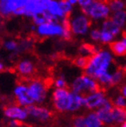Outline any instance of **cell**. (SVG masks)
I'll use <instances>...</instances> for the list:
<instances>
[{
  "label": "cell",
  "mask_w": 126,
  "mask_h": 127,
  "mask_svg": "<svg viewBox=\"0 0 126 127\" xmlns=\"http://www.w3.org/2000/svg\"><path fill=\"white\" fill-rule=\"evenodd\" d=\"M112 61L111 54L106 51H101L94 55L89 65L85 69L84 73L90 78L96 79L104 72H106Z\"/></svg>",
  "instance_id": "6da1fadb"
},
{
  "label": "cell",
  "mask_w": 126,
  "mask_h": 127,
  "mask_svg": "<svg viewBox=\"0 0 126 127\" xmlns=\"http://www.w3.org/2000/svg\"><path fill=\"white\" fill-rule=\"evenodd\" d=\"M54 109L58 112L69 110L72 100V93L65 88H57L52 94Z\"/></svg>",
  "instance_id": "7a4b0ae2"
},
{
  "label": "cell",
  "mask_w": 126,
  "mask_h": 127,
  "mask_svg": "<svg viewBox=\"0 0 126 127\" xmlns=\"http://www.w3.org/2000/svg\"><path fill=\"white\" fill-rule=\"evenodd\" d=\"M72 127H105L95 113H88L87 115H76L71 116Z\"/></svg>",
  "instance_id": "3957f363"
},
{
  "label": "cell",
  "mask_w": 126,
  "mask_h": 127,
  "mask_svg": "<svg viewBox=\"0 0 126 127\" xmlns=\"http://www.w3.org/2000/svg\"><path fill=\"white\" fill-rule=\"evenodd\" d=\"M81 11L85 15L91 16L94 19H101L108 18L110 8L105 3L93 0L90 5L81 7Z\"/></svg>",
  "instance_id": "277c9868"
},
{
  "label": "cell",
  "mask_w": 126,
  "mask_h": 127,
  "mask_svg": "<svg viewBox=\"0 0 126 127\" xmlns=\"http://www.w3.org/2000/svg\"><path fill=\"white\" fill-rule=\"evenodd\" d=\"M24 110L26 111L28 115L37 118L41 122L49 121L50 119L56 121V114L54 112H52V111L47 109V108L40 107V106H37V105H28L24 106Z\"/></svg>",
  "instance_id": "5b68a950"
},
{
  "label": "cell",
  "mask_w": 126,
  "mask_h": 127,
  "mask_svg": "<svg viewBox=\"0 0 126 127\" xmlns=\"http://www.w3.org/2000/svg\"><path fill=\"white\" fill-rule=\"evenodd\" d=\"M28 0H1V15L9 17L17 9L25 6Z\"/></svg>",
  "instance_id": "8992f818"
},
{
  "label": "cell",
  "mask_w": 126,
  "mask_h": 127,
  "mask_svg": "<svg viewBox=\"0 0 126 127\" xmlns=\"http://www.w3.org/2000/svg\"><path fill=\"white\" fill-rule=\"evenodd\" d=\"M91 25V20L86 15H78L71 19L72 32L75 34H84Z\"/></svg>",
  "instance_id": "52a82bcc"
},
{
  "label": "cell",
  "mask_w": 126,
  "mask_h": 127,
  "mask_svg": "<svg viewBox=\"0 0 126 127\" xmlns=\"http://www.w3.org/2000/svg\"><path fill=\"white\" fill-rule=\"evenodd\" d=\"M15 94L19 105L25 106V105H31L34 101L33 97L32 96L31 93H30L29 88L26 85L19 84L15 89Z\"/></svg>",
  "instance_id": "ba28073f"
},
{
  "label": "cell",
  "mask_w": 126,
  "mask_h": 127,
  "mask_svg": "<svg viewBox=\"0 0 126 127\" xmlns=\"http://www.w3.org/2000/svg\"><path fill=\"white\" fill-rule=\"evenodd\" d=\"M50 1L51 0H28L25 5V15L32 16L35 14L46 11Z\"/></svg>",
  "instance_id": "9c48e42d"
},
{
  "label": "cell",
  "mask_w": 126,
  "mask_h": 127,
  "mask_svg": "<svg viewBox=\"0 0 126 127\" xmlns=\"http://www.w3.org/2000/svg\"><path fill=\"white\" fill-rule=\"evenodd\" d=\"M37 32L42 36H52V35H62L63 28L62 25H55V24H42L39 25Z\"/></svg>",
  "instance_id": "30bf717a"
},
{
  "label": "cell",
  "mask_w": 126,
  "mask_h": 127,
  "mask_svg": "<svg viewBox=\"0 0 126 127\" xmlns=\"http://www.w3.org/2000/svg\"><path fill=\"white\" fill-rule=\"evenodd\" d=\"M104 100H105V92H96L85 97L84 105L89 109L100 107L104 102Z\"/></svg>",
  "instance_id": "8fae6325"
},
{
  "label": "cell",
  "mask_w": 126,
  "mask_h": 127,
  "mask_svg": "<svg viewBox=\"0 0 126 127\" xmlns=\"http://www.w3.org/2000/svg\"><path fill=\"white\" fill-rule=\"evenodd\" d=\"M3 111L4 115L6 117L16 118V119H25L27 117V112L23 110L17 105H3Z\"/></svg>",
  "instance_id": "7c38bea8"
},
{
  "label": "cell",
  "mask_w": 126,
  "mask_h": 127,
  "mask_svg": "<svg viewBox=\"0 0 126 127\" xmlns=\"http://www.w3.org/2000/svg\"><path fill=\"white\" fill-rule=\"evenodd\" d=\"M78 51L79 55H82V56H94L101 51L94 44L83 42L78 49Z\"/></svg>",
  "instance_id": "4fadbf2b"
},
{
  "label": "cell",
  "mask_w": 126,
  "mask_h": 127,
  "mask_svg": "<svg viewBox=\"0 0 126 127\" xmlns=\"http://www.w3.org/2000/svg\"><path fill=\"white\" fill-rule=\"evenodd\" d=\"M112 116L115 125H121L126 122V109L120 108L117 106H113L112 108Z\"/></svg>",
  "instance_id": "5bb4252c"
},
{
  "label": "cell",
  "mask_w": 126,
  "mask_h": 127,
  "mask_svg": "<svg viewBox=\"0 0 126 127\" xmlns=\"http://www.w3.org/2000/svg\"><path fill=\"white\" fill-rule=\"evenodd\" d=\"M109 47L113 53L116 56H125L126 55V43L124 41L110 42Z\"/></svg>",
  "instance_id": "9a60e30c"
},
{
  "label": "cell",
  "mask_w": 126,
  "mask_h": 127,
  "mask_svg": "<svg viewBox=\"0 0 126 127\" xmlns=\"http://www.w3.org/2000/svg\"><path fill=\"white\" fill-rule=\"evenodd\" d=\"M103 31L109 32L114 36H116L120 32V27L113 21L111 17H108L103 24Z\"/></svg>",
  "instance_id": "2e32d148"
},
{
  "label": "cell",
  "mask_w": 126,
  "mask_h": 127,
  "mask_svg": "<svg viewBox=\"0 0 126 127\" xmlns=\"http://www.w3.org/2000/svg\"><path fill=\"white\" fill-rule=\"evenodd\" d=\"M92 58L93 56H82V55H79V56L73 58L71 60V62L75 66L78 67L80 68H83V69H86L89 65Z\"/></svg>",
  "instance_id": "e0dca14e"
},
{
  "label": "cell",
  "mask_w": 126,
  "mask_h": 127,
  "mask_svg": "<svg viewBox=\"0 0 126 127\" xmlns=\"http://www.w3.org/2000/svg\"><path fill=\"white\" fill-rule=\"evenodd\" d=\"M84 100H85V97H83L78 94L72 93V100H71L69 111H76L79 109L80 106L84 105Z\"/></svg>",
  "instance_id": "ac0fdd59"
},
{
  "label": "cell",
  "mask_w": 126,
  "mask_h": 127,
  "mask_svg": "<svg viewBox=\"0 0 126 127\" xmlns=\"http://www.w3.org/2000/svg\"><path fill=\"white\" fill-rule=\"evenodd\" d=\"M111 18L119 27H123L126 22V12L123 10L115 12L113 14Z\"/></svg>",
  "instance_id": "d6986e66"
},
{
  "label": "cell",
  "mask_w": 126,
  "mask_h": 127,
  "mask_svg": "<svg viewBox=\"0 0 126 127\" xmlns=\"http://www.w3.org/2000/svg\"><path fill=\"white\" fill-rule=\"evenodd\" d=\"M106 5L109 6L110 10L113 13L122 11L125 6V4L123 0H108Z\"/></svg>",
  "instance_id": "ffe728a7"
},
{
  "label": "cell",
  "mask_w": 126,
  "mask_h": 127,
  "mask_svg": "<svg viewBox=\"0 0 126 127\" xmlns=\"http://www.w3.org/2000/svg\"><path fill=\"white\" fill-rule=\"evenodd\" d=\"M49 12L52 14L54 15H58V16L61 17H64V14L61 11V7H60V5H59L58 2H56L55 0H51L50 3H49L48 5V9H47Z\"/></svg>",
  "instance_id": "44dd1931"
},
{
  "label": "cell",
  "mask_w": 126,
  "mask_h": 127,
  "mask_svg": "<svg viewBox=\"0 0 126 127\" xmlns=\"http://www.w3.org/2000/svg\"><path fill=\"white\" fill-rule=\"evenodd\" d=\"M60 7H61V11L64 14V16L68 14H71V4L68 2V0H60L59 2Z\"/></svg>",
  "instance_id": "7402d4cb"
},
{
  "label": "cell",
  "mask_w": 126,
  "mask_h": 127,
  "mask_svg": "<svg viewBox=\"0 0 126 127\" xmlns=\"http://www.w3.org/2000/svg\"><path fill=\"white\" fill-rule=\"evenodd\" d=\"M54 84L57 88H65V89H69V86L68 85L67 81L64 79L63 77H60L57 79L54 80Z\"/></svg>",
  "instance_id": "603a6c76"
},
{
  "label": "cell",
  "mask_w": 126,
  "mask_h": 127,
  "mask_svg": "<svg viewBox=\"0 0 126 127\" xmlns=\"http://www.w3.org/2000/svg\"><path fill=\"white\" fill-rule=\"evenodd\" d=\"M114 37V35H112V34L109 33V32L102 31V34H101V42H102L103 43L110 42Z\"/></svg>",
  "instance_id": "cb8c5ba5"
},
{
  "label": "cell",
  "mask_w": 126,
  "mask_h": 127,
  "mask_svg": "<svg viewBox=\"0 0 126 127\" xmlns=\"http://www.w3.org/2000/svg\"><path fill=\"white\" fill-rule=\"evenodd\" d=\"M4 47L6 50H10V51H14V50L18 49V44L14 41H8L4 43Z\"/></svg>",
  "instance_id": "d4e9b609"
},
{
  "label": "cell",
  "mask_w": 126,
  "mask_h": 127,
  "mask_svg": "<svg viewBox=\"0 0 126 127\" xmlns=\"http://www.w3.org/2000/svg\"><path fill=\"white\" fill-rule=\"evenodd\" d=\"M101 34H102V32H100L99 30H93L92 32H91V33H90V36H91V39L94 40V42H97V41H99V40H101Z\"/></svg>",
  "instance_id": "484cf974"
},
{
  "label": "cell",
  "mask_w": 126,
  "mask_h": 127,
  "mask_svg": "<svg viewBox=\"0 0 126 127\" xmlns=\"http://www.w3.org/2000/svg\"><path fill=\"white\" fill-rule=\"evenodd\" d=\"M117 87H118L119 92H120L122 95H124V96H125V97H126V83L123 82V83L120 84V85L117 86Z\"/></svg>",
  "instance_id": "4316f807"
},
{
  "label": "cell",
  "mask_w": 126,
  "mask_h": 127,
  "mask_svg": "<svg viewBox=\"0 0 126 127\" xmlns=\"http://www.w3.org/2000/svg\"><path fill=\"white\" fill-rule=\"evenodd\" d=\"M93 0H78V4L80 5L81 7L83 6H87V5H90L92 3Z\"/></svg>",
  "instance_id": "83f0119b"
},
{
  "label": "cell",
  "mask_w": 126,
  "mask_h": 127,
  "mask_svg": "<svg viewBox=\"0 0 126 127\" xmlns=\"http://www.w3.org/2000/svg\"><path fill=\"white\" fill-rule=\"evenodd\" d=\"M96 1H99V2H103V3H105V4H106L108 0H96Z\"/></svg>",
  "instance_id": "f1b7e54d"
},
{
  "label": "cell",
  "mask_w": 126,
  "mask_h": 127,
  "mask_svg": "<svg viewBox=\"0 0 126 127\" xmlns=\"http://www.w3.org/2000/svg\"><path fill=\"white\" fill-rule=\"evenodd\" d=\"M122 127H126V122H124V124H123V125H122Z\"/></svg>",
  "instance_id": "f546056e"
},
{
  "label": "cell",
  "mask_w": 126,
  "mask_h": 127,
  "mask_svg": "<svg viewBox=\"0 0 126 127\" xmlns=\"http://www.w3.org/2000/svg\"><path fill=\"white\" fill-rule=\"evenodd\" d=\"M123 67H124V69L125 70V72H126V64L124 65V66H123Z\"/></svg>",
  "instance_id": "4dcf8cb0"
}]
</instances>
